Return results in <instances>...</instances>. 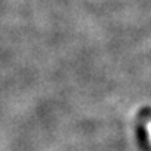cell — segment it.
<instances>
[{"label":"cell","instance_id":"obj_1","mask_svg":"<svg viewBox=\"0 0 151 151\" xmlns=\"http://www.w3.org/2000/svg\"><path fill=\"white\" fill-rule=\"evenodd\" d=\"M144 128H145V132L148 134V141L151 142V120L147 123V125H145V126H144Z\"/></svg>","mask_w":151,"mask_h":151}]
</instances>
